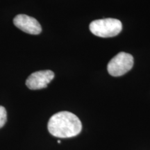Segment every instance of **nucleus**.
Segmentation results:
<instances>
[{"mask_svg":"<svg viewBox=\"0 0 150 150\" xmlns=\"http://www.w3.org/2000/svg\"><path fill=\"white\" fill-rule=\"evenodd\" d=\"M47 128L52 136L67 138L79 134L82 129V124L77 116L72 112L61 111L50 117Z\"/></svg>","mask_w":150,"mask_h":150,"instance_id":"f257e3e1","label":"nucleus"},{"mask_svg":"<svg viewBox=\"0 0 150 150\" xmlns=\"http://www.w3.org/2000/svg\"><path fill=\"white\" fill-rule=\"evenodd\" d=\"M7 113L5 108L0 106V129L3 127L4 125L6 122Z\"/></svg>","mask_w":150,"mask_h":150,"instance_id":"423d86ee","label":"nucleus"},{"mask_svg":"<svg viewBox=\"0 0 150 150\" xmlns=\"http://www.w3.org/2000/svg\"><path fill=\"white\" fill-rule=\"evenodd\" d=\"M13 24L16 27L24 32L32 35H38L42 31L40 23L35 18L24 14H20L15 17Z\"/></svg>","mask_w":150,"mask_h":150,"instance_id":"39448f33","label":"nucleus"},{"mask_svg":"<svg viewBox=\"0 0 150 150\" xmlns=\"http://www.w3.org/2000/svg\"><path fill=\"white\" fill-rule=\"evenodd\" d=\"M58 142H59V143H61V140H58Z\"/></svg>","mask_w":150,"mask_h":150,"instance_id":"0eeeda50","label":"nucleus"},{"mask_svg":"<svg viewBox=\"0 0 150 150\" xmlns=\"http://www.w3.org/2000/svg\"><path fill=\"white\" fill-rule=\"evenodd\" d=\"M89 29L94 35L102 38L114 37L120 33L122 24L119 20L105 18L94 20L90 24Z\"/></svg>","mask_w":150,"mask_h":150,"instance_id":"f03ea898","label":"nucleus"},{"mask_svg":"<svg viewBox=\"0 0 150 150\" xmlns=\"http://www.w3.org/2000/svg\"><path fill=\"white\" fill-rule=\"evenodd\" d=\"M134 57L126 52H120L109 61L107 70L112 76H122L134 66Z\"/></svg>","mask_w":150,"mask_h":150,"instance_id":"7ed1b4c3","label":"nucleus"},{"mask_svg":"<svg viewBox=\"0 0 150 150\" xmlns=\"http://www.w3.org/2000/svg\"><path fill=\"white\" fill-rule=\"evenodd\" d=\"M54 78V73L51 70H40L31 74L26 81V85L31 90L45 88Z\"/></svg>","mask_w":150,"mask_h":150,"instance_id":"20e7f679","label":"nucleus"}]
</instances>
